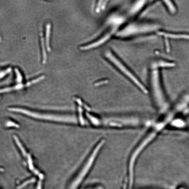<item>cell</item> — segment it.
<instances>
[{
	"label": "cell",
	"instance_id": "cell-8",
	"mask_svg": "<svg viewBox=\"0 0 189 189\" xmlns=\"http://www.w3.org/2000/svg\"><path fill=\"white\" fill-rule=\"evenodd\" d=\"M50 30H51V25L50 23H48L46 25V44L47 50L48 52H50L51 48L50 47Z\"/></svg>",
	"mask_w": 189,
	"mask_h": 189
},
{
	"label": "cell",
	"instance_id": "cell-11",
	"mask_svg": "<svg viewBox=\"0 0 189 189\" xmlns=\"http://www.w3.org/2000/svg\"><path fill=\"white\" fill-rule=\"evenodd\" d=\"M23 85L21 84H19L15 86L12 87L4 88V89H2L1 91V92H9V91L13 90H19V89H21V88H23Z\"/></svg>",
	"mask_w": 189,
	"mask_h": 189
},
{
	"label": "cell",
	"instance_id": "cell-3",
	"mask_svg": "<svg viewBox=\"0 0 189 189\" xmlns=\"http://www.w3.org/2000/svg\"><path fill=\"white\" fill-rule=\"evenodd\" d=\"M150 77V88L152 101L158 112L163 114L170 109L162 85L159 68L152 65Z\"/></svg>",
	"mask_w": 189,
	"mask_h": 189
},
{
	"label": "cell",
	"instance_id": "cell-5",
	"mask_svg": "<svg viewBox=\"0 0 189 189\" xmlns=\"http://www.w3.org/2000/svg\"><path fill=\"white\" fill-rule=\"evenodd\" d=\"M155 27L150 24H131L129 25L126 26L118 33V36L120 37H129L133 35H136L142 33L150 32L154 30H156Z\"/></svg>",
	"mask_w": 189,
	"mask_h": 189
},
{
	"label": "cell",
	"instance_id": "cell-6",
	"mask_svg": "<svg viewBox=\"0 0 189 189\" xmlns=\"http://www.w3.org/2000/svg\"><path fill=\"white\" fill-rule=\"evenodd\" d=\"M115 31V29H112L109 32L106 33V34L104 36H102L101 38L99 39L98 40L94 43H91L86 46H82L80 47V50H91L93 48L99 47L101 45L103 44L104 43L106 42L107 40H109V39L111 37L112 35L113 34L114 32Z\"/></svg>",
	"mask_w": 189,
	"mask_h": 189
},
{
	"label": "cell",
	"instance_id": "cell-12",
	"mask_svg": "<svg viewBox=\"0 0 189 189\" xmlns=\"http://www.w3.org/2000/svg\"><path fill=\"white\" fill-rule=\"evenodd\" d=\"M44 78V76H41L40 77H38V78L33 79V80H31V81H29V82H28L26 84V85L27 86H29L31 85L32 84L36 83L38 82L39 81H40L43 80Z\"/></svg>",
	"mask_w": 189,
	"mask_h": 189
},
{
	"label": "cell",
	"instance_id": "cell-4",
	"mask_svg": "<svg viewBox=\"0 0 189 189\" xmlns=\"http://www.w3.org/2000/svg\"><path fill=\"white\" fill-rule=\"evenodd\" d=\"M104 56L118 71L135 85L144 93H148V90L142 83L128 67L110 50H106Z\"/></svg>",
	"mask_w": 189,
	"mask_h": 189
},
{
	"label": "cell",
	"instance_id": "cell-2",
	"mask_svg": "<svg viewBox=\"0 0 189 189\" xmlns=\"http://www.w3.org/2000/svg\"><path fill=\"white\" fill-rule=\"evenodd\" d=\"M153 121L138 114H111L95 116L94 126L109 129L123 130L149 127Z\"/></svg>",
	"mask_w": 189,
	"mask_h": 189
},
{
	"label": "cell",
	"instance_id": "cell-16",
	"mask_svg": "<svg viewBox=\"0 0 189 189\" xmlns=\"http://www.w3.org/2000/svg\"><path fill=\"white\" fill-rule=\"evenodd\" d=\"M106 81H107L102 80V81H98V82L95 83L94 85H95V86L101 85H102V84H104L105 83H106Z\"/></svg>",
	"mask_w": 189,
	"mask_h": 189
},
{
	"label": "cell",
	"instance_id": "cell-1",
	"mask_svg": "<svg viewBox=\"0 0 189 189\" xmlns=\"http://www.w3.org/2000/svg\"><path fill=\"white\" fill-rule=\"evenodd\" d=\"M172 120L170 113H166L149 127L146 133L133 149L128 159L127 170L128 175L129 189H132L134 182L135 167L140 157L162 131L168 128Z\"/></svg>",
	"mask_w": 189,
	"mask_h": 189
},
{
	"label": "cell",
	"instance_id": "cell-14",
	"mask_svg": "<svg viewBox=\"0 0 189 189\" xmlns=\"http://www.w3.org/2000/svg\"><path fill=\"white\" fill-rule=\"evenodd\" d=\"M12 68L11 67H8L4 71H2L1 72V78H2L3 77L7 75V74L10 73L11 72Z\"/></svg>",
	"mask_w": 189,
	"mask_h": 189
},
{
	"label": "cell",
	"instance_id": "cell-15",
	"mask_svg": "<svg viewBox=\"0 0 189 189\" xmlns=\"http://www.w3.org/2000/svg\"><path fill=\"white\" fill-rule=\"evenodd\" d=\"M35 181V180L34 179H32V180H28V181H26V182H25L24 183H22V184L20 186L18 187V189H21L23 188L25 186V185H26L27 184H29V183H31V182H34Z\"/></svg>",
	"mask_w": 189,
	"mask_h": 189
},
{
	"label": "cell",
	"instance_id": "cell-7",
	"mask_svg": "<svg viewBox=\"0 0 189 189\" xmlns=\"http://www.w3.org/2000/svg\"><path fill=\"white\" fill-rule=\"evenodd\" d=\"M159 35H162L165 38H184L189 39V35H184V34H174L172 33H166V32L161 31L158 33Z\"/></svg>",
	"mask_w": 189,
	"mask_h": 189
},
{
	"label": "cell",
	"instance_id": "cell-10",
	"mask_svg": "<svg viewBox=\"0 0 189 189\" xmlns=\"http://www.w3.org/2000/svg\"><path fill=\"white\" fill-rule=\"evenodd\" d=\"M163 3H164V5H165V6L168 8V10L170 13L174 14L176 12V8L172 2L169 1H163Z\"/></svg>",
	"mask_w": 189,
	"mask_h": 189
},
{
	"label": "cell",
	"instance_id": "cell-13",
	"mask_svg": "<svg viewBox=\"0 0 189 189\" xmlns=\"http://www.w3.org/2000/svg\"><path fill=\"white\" fill-rule=\"evenodd\" d=\"M15 71L16 74V81L17 83L20 84L22 81V77L21 76L20 71L19 69L17 68H15Z\"/></svg>",
	"mask_w": 189,
	"mask_h": 189
},
{
	"label": "cell",
	"instance_id": "cell-9",
	"mask_svg": "<svg viewBox=\"0 0 189 189\" xmlns=\"http://www.w3.org/2000/svg\"><path fill=\"white\" fill-rule=\"evenodd\" d=\"M41 46L42 54L43 64H46L47 62V55L46 51V47L45 46V42L43 37V33H41L40 34Z\"/></svg>",
	"mask_w": 189,
	"mask_h": 189
}]
</instances>
